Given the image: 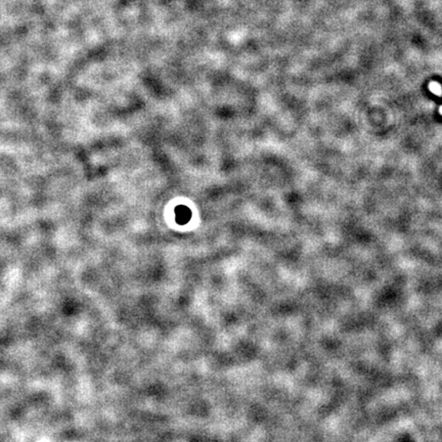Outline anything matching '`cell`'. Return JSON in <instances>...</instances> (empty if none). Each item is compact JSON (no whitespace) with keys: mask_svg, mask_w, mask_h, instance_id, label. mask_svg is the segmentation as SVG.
<instances>
[{"mask_svg":"<svg viewBox=\"0 0 442 442\" xmlns=\"http://www.w3.org/2000/svg\"><path fill=\"white\" fill-rule=\"evenodd\" d=\"M190 217H191V213H190V210L187 207L178 206L175 209V219H176L177 223H179L181 225L186 224L190 220Z\"/></svg>","mask_w":442,"mask_h":442,"instance_id":"obj_1","label":"cell"}]
</instances>
